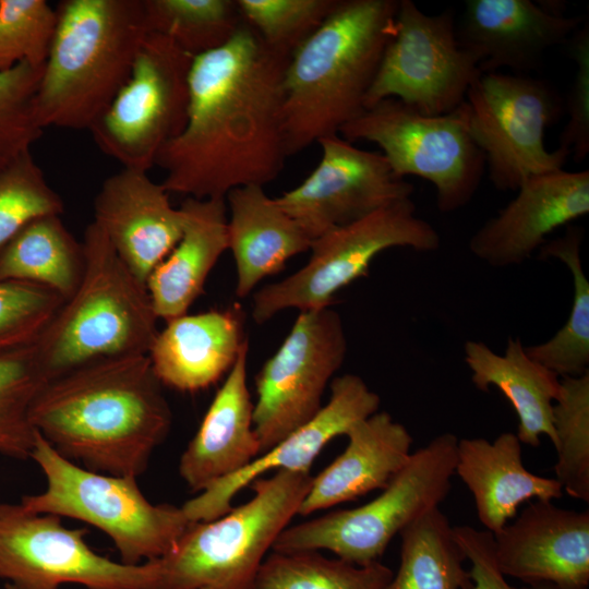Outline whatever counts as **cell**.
Listing matches in <instances>:
<instances>
[{"label": "cell", "instance_id": "1", "mask_svg": "<svg viewBox=\"0 0 589 589\" xmlns=\"http://www.w3.org/2000/svg\"><path fill=\"white\" fill-rule=\"evenodd\" d=\"M289 58L269 50L243 20L223 47L193 59L182 132L158 154L169 193L226 199L274 181L289 157L284 74Z\"/></svg>", "mask_w": 589, "mask_h": 589}, {"label": "cell", "instance_id": "2", "mask_svg": "<svg viewBox=\"0 0 589 589\" xmlns=\"http://www.w3.org/2000/svg\"><path fill=\"white\" fill-rule=\"evenodd\" d=\"M31 421L62 457L106 474L137 479L172 424L147 354L92 362L48 381Z\"/></svg>", "mask_w": 589, "mask_h": 589}, {"label": "cell", "instance_id": "3", "mask_svg": "<svg viewBox=\"0 0 589 589\" xmlns=\"http://www.w3.org/2000/svg\"><path fill=\"white\" fill-rule=\"evenodd\" d=\"M399 0H339L323 24L291 55L284 74L288 156L365 110V97L394 33Z\"/></svg>", "mask_w": 589, "mask_h": 589}, {"label": "cell", "instance_id": "4", "mask_svg": "<svg viewBox=\"0 0 589 589\" xmlns=\"http://www.w3.org/2000/svg\"><path fill=\"white\" fill-rule=\"evenodd\" d=\"M36 93L43 129L89 130L130 77L146 36L142 0H62Z\"/></svg>", "mask_w": 589, "mask_h": 589}, {"label": "cell", "instance_id": "5", "mask_svg": "<svg viewBox=\"0 0 589 589\" xmlns=\"http://www.w3.org/2000/svg\"><path fill=\"white\" fill-rule=\"evenodd\" d=\"M82 279L34 341L48 381L105 359L147 354L158 334L146 285L92 221Z\"/></svg>", "mask_w": 589, "mask_h": 589}, {"label": "cell", "instance_id": "6", "mask_svg": "<svg viewBox=\"0 0 589 589\" xmlns=\"http://www.w3.org/2000/svg\"><path fill=\"white\" fill-rule=\"evenodd\" d=\"M312 477L278 470L250 485L247 503L208 521H191L157 562L152 589H249L280 532L298 515Z\"/></svg>", "mask_w": 589, "mask_h": 589}, {"label": "cell", "instance_id": "7", "mask_svg": "<svg viewBox=\"0 0 589 589\" xmlns=\"http://www.w3.org/2000/svg\"><path fill=\"white\" fill-rule=\"evenodd\" d=\"M46 478V489L24 495L21 504L34 513L69 517L105 532L121 563L161 558L190 525L182 507L153 504L136 479L95 472L59 455L37 432L31 454Z\"/></svg>", "mask_w": 589, "mask_h": 589}, {"label": "cell", "instance_id": "8", "mask_svg": "<svg viewBox=\"0 0 589 589\" xmlns=\"http://www.w3.org/2000/svg\"><path fill=\"white\" fill-rule=\"evenodd\" d=\"M457 443L453 433L435 436L411 453L378 496L354 508L288 526L275 540L273 551L327 550L359 566L378 562L396 534L448 495Z\"/></svg>", "mask_w": 589, "mask_h": 589}, {"label": "cell", "instance_id": "9", "mask_svg": "<svg viewBox=\"0 0 589 589\" xmlns=\"http://www.w3.org/2000/svg\"><path fill=\"white\" fill-rule=\"evenodd\" d=\"M440 244L438 232L417 216L411 197L390 203L313 239L304 266L253 294L252 317L263 324L286 309L301 312L330 306L340 289L368 275L381 252L398 247L430 252Z\"/></svg>", "mask_w": 589, "mask_h": 589}, {"label": "cell", "instance_id": "10", "mask_svg": "<svg viewBox=\"0 0 589 589\" xmlns=\"http://www.w3.org/2000/svg\"><path fill=\"white\" fill-rule=\"evenodd\" d=\"M460 108L496 190L516 191L531 176L563 169L569 154L560 147L549 151L544 133L561 118L564 100L546 81L482 73Z\"/></svg>", "mask_w": 589, "mask_h": 589}, {"label": "cell", "instance_id": "11", "mask_svg": "<svg viewBox=\"0 0 589 589\" xmlns=\"http://www.w3.org/2000/svg\"><path fill=\"white\" fill-rule=\"evenodd\" d=\"M339 135L350 143H375L398 177L431 182L443 213L466 206L485 170L484 154L472 140L460 107L428 116L397 98H386L341 128Z\"/></svg>", "mask_w": 589, "mask_h": 589}, {"label": "cell", "instance_id": "12", "mask_svg": "<svg viewBox=\"0 0 589 589\" xmlns=\"http://www.w3.org/2000/svg\"><path fill=\"white\" fill-rule=\"evenodd\" d=\"M193 59L168 37L148 32L129 80L88 130L96 146L122 168L154 167L185 125Z\"/></svg>", "mask_w": 589, "mask_h": 589}, {"label": "cell", "instance_id": "13", "mask_svg": "<svg viewBox=\"0 0 589 589\" xmlns=\"http://www.w3.org/2000/svg\"><path fill=\"white\" fill-rule=\"evenodd\" d=\"M481 74L478 60L458 43L452 10L426 14L412 0H399L365 109L397 98L423 115H446L462 105Z\"/></svg>", "mask_w": 589, "mask_h": 589}, {"label": "cell", "instance_id": "14", "mask_svg": "<svg viewBox=\"0 0 589 589\" xmlns=\"http://www.w3.org/2000/svg\"><path fill=\"white\" fill-rule=\"evenodd\" d=\"M86 529L67 528L61 517L0 503V579L7 589H152L157 562L129 565L96 553Z\"/></svg>", "mask_w": 589, "mask_h": 589}, {"label": "cell", "instance_id": "15", "mask_svg": "<svg viewBox=\"0 0 589 589\" xmlns=\"http://www.w3.org/2000/svg\"><path fill=\"white\" fill-rule=\"evenodd\" d=\"M340 314L332 306L301 311L255 377L253 425L261 455L310 421L347 354Z\"/></svg>", "mask_w": 589, "mask_h": 589}, {"label": "cell", "instance_id": "16", "mask_svg": "<svg viewBox=\"0 0 589 589\" xmlns=\"http://www.w3.org/2000/svg\"><path fill=\"white\" fill-rule=\"evenodd\" d=\"M317 143L322 157L315 169L275 197L311 240L411 197L413 185L393 171L382 153L361 149L339 134Z\"/></svg>", "mask_w": 589, "mask_h": 589}, {"label": "cell", "instance_id": "17", "mask_svg": "<svg viewBox=\"0 0 589 589\" xmlns=\"http://www.w3.org/2000/svg\"><path fill=\"white\" fill-rule=\"evenodd\" d=\"M584 21L566 16L558 2L466 0L456 19V35L461 48L478 60L481 73L507 68L528 74L541 67L549 49L566 45Z\"/></svg>", "mask_w": 589, "mask_h": 589}, {"label": "cell", "instance_id": "18", "mask_svg": "<svg viewBox=\"0 0 589 589\" xmlns=\"http://www.w3.org/2000/svg\"><path fill=\"white\" fill-rule=\"evenodd\" d=\"M380 396L362 377L348 373L333 378L329 400L306 423L294 430L237 473L225 478L181 507L190 521H208L232 509V500L254 480L275 470L310 472L334 437L345 435L357 422L375 413Z\"/></svg>", "mask_w": 589, "mask_h": 589}, {"label": "cell", "instance_id": "19", "mask_svg": "<svg viewBox=\"0 0 589 589\" xmlns=\"http://www.w3.org/2000/svg\"><path fill=\"white\" fill-rule=\"evenodd\" d=\"M493 543L496 565L505 576L528 585L588 588V510L565 509L553 501L536 500L493 533Z\"/></svg>", "mask_w": 589, "mask_h": 589}, {"label": "cell", "instance_id": "20", "mask_svg": "<svg viewBox=\"0 0 589 589\" xmlns=\"http://www.w3.org/2000/svg\"><path fill=\"white\" fill-rule=\"evenodd\" d=\"M516 192L469 240L470 252L493 267L524 263L550 233L589 213L588 170L534 175Z\"/></svg>", "mask_w": 589, "mask_h": 589}, {"label": "cell", "instance_id": "21", "mask_svg": "<svg viewBox=\"0 0 589 589\" xmlns=\"http://www.w3.org/2000/svg\"><path fill=\"white\" fill-rule=\"evenodd\" d=\"M147 171L122 168L104 180L94 200L93 223L146 285L183 232V213Z\"/></svg>", "mask_w": 589, "mask_h": 589}, {"label": "cell", "instance_id": "22", "mask_svg": "<svg viewBox=\"0 0 589 589\" xmlns=\"http://www.w3.org/2000/svg\"><path fill=\"white\" fill-rule=\"evenodd\" d=\"M245 340L179 460V474L192 492H203L244 469L261 455L247 382Z\"/></svg>", "mask_w": 589, "mask_h": 589}, {"label": "cell", "instance_id": "23", "mask_svg": "<svg viewBox=\"0 0 589 589\" xmlns=\"http://www.w3.org/2000/svg\"><path fill=\"white\" fill-rule=\"evenodd\" d=\"M344 452L312 477L298 515L308 516L383 490L411 455L412 436L386 411L354 423Z\"/></svg>", "mask_w": 589, "mask_h": 589}, {"label": "cell", "instance_id": "24", "mask_svg": "<svg viewBox=\"0 0 589 589\" xmlns=\"http://www.w3.org/2000/svg\"><path fill=\"white\" fill-rule=\"evenodd\" d=\"M239 308L183 314L167 321L147 353L161 382L181 392L215 384L233 365L247 340Z\"/></svg>", "mask_w": 589, "mask_h": 589}, {"label": "cell", "instance_id": "25", "mask_svg": "<svg viewBox=\"0 0 589 589\" xmlns=\"http://www.w3.org/2000/svg\"><path fill=\"white\" fill-rule=\"evenodd\" d=\"M455 474L471 492L478 518L492 533L515 518L524 502L563 496L555 478L537 476L524 466L521 442L512 432L492 442L483 437L458 440Z\"/></svg>", "mask_w": 589, "mask_h": 589}, {"label": "cell", "instance_id": "26", "mask_svg": "<svg viewBox=\"0 0 589 589\" xmlns=\"http://www.w3.org/2000/svg\"><path fill=\"white\" fill-rule=\"evenodd\" d=\"M180 209L184 218L182 236L146 281L155 313L166 322L188 313L228 250L226 199L185 197Z\"/></svg>", "mask_w": 589, "mask_h": 589}, {"label": "cell", "instance_id": "27", "mask_svg": "<svg viewBox=\"0 0 589 589\" xmlns=\"http://www.w3.org/2000/svg\"><path fill=\"white\" fill-rule=\"evenodd\" d=\"M228 250L237 269L235 293L245 298L265 277L281 271L312 240L299 224L269 197L264 187L244 185L226 195Z\"/></svg>", "mask_w": 589, "mask_h": 589}, {"label": "cell", "instance_id": "28", "mask_svg": "<svg viewBox=\"0 0 589 589\" xmlns=\"http://www.w3.org/2000/svg\"><path fill=\"white\" fill-rule=\"evenodd\" d=\"M464 351L473 385L481 392L496 387L513 406L521 444L537 447L540 436L545 435L555 446L553 406L561 392V377L532 360L519 338H508L503 354L476 340H468Z\"/></svg>", "mask_w": 589, "mask_h": 589}, {"label": "cell", "instance_id": "29", "mask_svg": "<svg viewBox=\"0 0 589 589\" xmlns=\"http://www.w3.org/2000/svg\"><path fill=\"white\" fill-rule=\"evenodd\" d=\"M84 251L58 215L37 218L0 250V281L15 280L46 287L64 301L77 288Z\"/></svg>", "mask_w": 589, "mask_h": 589}, {"label": "cell", "instance_id": "30", "mask_svg": "<svg viewBox=\"0 0 589 589\" xmlns=\"http://www.w3.org/2000/svg\"><path fill=\"white\" fill-rule=\"evenodd\" d=\"M400 563L385 589H469L459 548L446 515L434 508L400 533Z\"/></svg>", "mask_w": 589, "mask_h": 589}, {"label": "cell", "instance_id": "31", "mask_svg": "<svg viewBox=\"0 0 589 589\" xmlns=\"http://www.w3.org/2000/svg\"><path fill=\"white\" fill-rule=\"evenodd\" d=\"M582 230L569 227L565 236L546 241L539 250L542 259L560 260L573 278V302L565 324L544 342L525 346L527 354L560 377L589 372V281L580 259Z\"/></svg>", "mask_w": 589, "mask_h": 589}, {"label": "cell", "instance_id": "32", "mask_svg": "<svg viewBox=\"0 0 589 589\" xmlns=\"http://www.w3.org/2000/svg\"><path fill=\"white\" fill-rule=\"evenodd\" d=\"M394 573L380 561L359 566L317 551L273 552L249 589H385Z\"/></svg>", "mask_w": 589, "mask_h": 589}, {"label": "cell", "instance_id": "33", "mask_svg": "<svg viewBox=\"0 0 589 589\" xmlns=\"http://www.w3.org/2000/svg\"><path fill=\"white\" fill-rule=\"evenodd\" d=\"M147 32L196 58L226 45L242 24L237 0H142Z\"/></svg>", "mask_w": 589, "mask_h": 589}, {"label": "cell", "instance_id": "34", "mask_svg": "<svg viewBox=\"0 0 589 589\" xmlns=\"http://www.w3.org/2000/svg\"><path fill=\"white\" fill-rule=\"evenodd\" d=\"M48 376L34 342L0 353V454L31 457L37 431L31 421L33 402Z\"/></svg>", "mask_w": 589, "mask_h": 589}, {"label": "cell", "instance_id": "35", "mask_svg": "<svg viewBox=\"0 0 589 589\" xmlns=\"http://www.w3.org/2000/svg\"><path fill=\"white\" fill-rule=\"evenodd\" d=\"M555 479L570 497L589 502V372L561 377L553 406Z\"/></svg>", "mask_w": 589, "mask_h": 589}, {"label": "cell", "instance_id": "36", "mask_svg": "<svg viewBox=\"0 0 589 589\" xmlns=\"http://www.w3.org/2000/svg\"><path fill=\"white\" fill-rule=\"evenodd\" d=\"M339 0H237L242 20L275 53L290 58Z\"/></svg>", "mask_w": 589, "mask_h": 589}, {"label": "cell", "instance_id": "37", "mask_svg": "<svg viewBox=\"0 0 589 589\" xmlns=\"http://www.w3.org/2000/svg\"><path fill=\"white\" fill-rule=\"evenodd\" d=\"M64 212L31 151L0 167V250L31 221Z\"/></svg>", "mask_w": 589, "mask_h": 589}, {"label": "cell", "instance_id": "38", "mask_svg": "<svg viewBox=\"0 0 589 589\" xmlns=\"http://www.w3.org/2000/svg\"><path fill=\"white\" fill-rule=\"evenodd\" d=\"M56 25V9L45 0H0V72L45 65Z\"/></svg>", "mask_w": 589, "mask_h": 589}, {"label": "cell", "instance_id": "39", "mask_svg": "<svg viewBox=\"0 0 589 589\" xmlns=\"http://www.w3.org/2000/svg\"><path fill=\"white\" fill-rule=\"evenodd\" d=\"M43 70L24 62L0 72V167L29 152L44 133L35 108Z\"/></svg>", "mask_w": 589, "mask_h": 589}, {"label": "cell", "instance_id": "40", "mask_svg": "<svg viewBox=\"0 0 589 589\" xmlns=\"http://www.w3.org/2000/svg\"><path fill=\"white\" fill-rule=\"evenodd\" d=\"M63 302L43 286L0 281V353L34 342Z\"/></svg>", "mask_w": 589, "mask_h": 589}, {"label": "cell", "instance_id": "41", "mask_svg": "<svg viewBox=\"0 0 589 589\" xmlns=\"http://www.w3.org/2000/svg\"><path fill=\"white\" fill-rule=\"evenodd\" d=\"M569 56L577 64L564 109L568 115L560 136V148L580 163L589 153V21L586 20L572 35Z\"/></svg>", "mask_w": 589, "mask_h": 589}, {"label": "cell", "instance_id": "42", "mask_svg": "<svg viewBox=\"0 0 589 589\" xmlns=\"http://www.w3.org/2000/svg\"><path fill=\"white\" fill-rule=\"evenodd\" d=\"M453 532L466 560L471 564L468 570L471 580L469 589H528L509 585L497 567L492 532L466 525L453 527Z\"/></svg>", "mask_w": 589, "mask_h": 589}, {"label": "cell", "instance_id": "43", "mask_svg": "<svg viewBox=\"0 0 589 589\" xmlns=\"http://www.w3.org/2000/svg\"><path fill=\"white\" fill-rule=\"evenodd\" d=\"M528 589H562L561 587L551 582H536L527 587Z\"/></svg>", "mask_w": 589, "mask_h": 589}]
</instances>
